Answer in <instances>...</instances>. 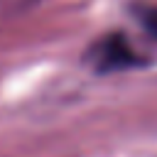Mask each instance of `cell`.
Here are the masks:
<instances>
[{
	"label": "cell",
	"mask_w": 157,
	"mask_h": 157,
	"mask_svg": "<svg viewBox=\"0 0 157 157\" xmlns=\"http://www.w3.org/2000/svg\"><path fill=\"white\" fill-rule=\"evenodd\" d=\"M88 59L98 71H118V69H130V66L142 64V56H137L130 49V44L118 34L103 37L88 52Z\"/></svg>",
	"instance_id": "6da1fadb"
},
{
	"label": "cell",
	"mask_w": 157,
	"mask_h": 157,
	"mask_svg": "<svg viewBox=\"0 0 157 157\" xmlns=\"http://www.w3.org/2000/svg\"><path fill=\"white\" fill-rule=\"evenodd\" d=\"M137 17H140L142 27H145L152 37H157V7H140V10H137Z\"/></svg>",
	"instance_id": "7a4b0ae2"
}]
</instances>
